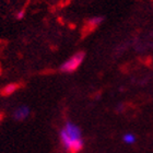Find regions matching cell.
Instances as JSON below:
<instances>
[{
  "mask_svg": "<svg viewBox=\"0 0 153 153\" xmlns=\"http://www.w3.org/2000/svg\"><path fill=\"white\" fill-rule=\"evenodd\" d=\"M60 141L64 148L69 153H78L83 148L81 130L74 123H67L61 129Z\"/></svg>",
  "mask_w": 153,
  "mask_h": 153,
  "instance_id": "6da1fadb",
  "label": "cell"
},
{
  "mask_svg": "<svg viewBox=\"0 0 153 153\" xmlns=\"http://www.w3.org/2000/svg\"><path fill=\"white\" fill-rule=\"evenodd\" d=\"M83 58H84V54L83 53H76L74 56H71L67 61H65L64 64L61 65L60 70L64 72H72V71L76 70L80 67V65L82 64Z\"/></svg>",
  "mask_w": 153,
  "mask_h": 153,
  "instance_id": "7a4b0ae2",
  "label": "cell"
},
{
  "mask_svg": "<svg viewBox=\"0 0 153 153\" xmlns=\"http://www.w3.org/2000/svg\"><path fill=\"white\" fill-rule=\"evenodd\" d=\"M30 114V109L27 106H20L14 111L13 113V117L16 118V120H23L25 119Z\"/></svg>",
  "mask_w": 153,
  "mask_h": 153,
  "instance_id": "3957f363",
  "label": "cell"
},
{
  "mask_svg": "<svg viewBox=\"0 0 153 153\" xmlns=\"http://www.w3.org/2000/svg\"><path fill=\"white\" fill-rule=\"evenodd\" d=\"M101 22H102V18H92V19L89 20L88 23H86V25H85L86 31L90 32V31L94 30Z\"/></svg>",
  "mask_w": 153,
  "mask_h": 153,
  "instance_id": "277c9868",
  "label": "cell"
},
{
  "mask_svg": "<svg viewBox=\"0 0 153 153\" xmlns=\"http://www.w3.org/2000/svg\"><path fill=\"white\" fill-rule=\"evenodd\" d=\"M18 89H19V84L11 83V84H8V85H6L4 88H3L2 94L3 95H11V94L16 92Z\"/></svg>",
  "mask_w": 153,
  "mask_h": 153,
  "instance_id": "5b68a950",
  "label": "cell"
},
{
  "mask_svg": "<svg viewBox=\"0 0 153 153\" xmlns=\"http://www.w3.org/2000/svg\"><path fill=\"white\" fill-rule=\"evenodd\" d=\"M123 140H124L125 143L127 144H132L136 142V136L132 134H124V137H123Z\"/></svg>",
  "mask_w": 153,
  "mask_h": 153,
  "instance_id": "8992f818",
  "label": "cell"
},
{
  "mask_svg": "<svg viewBox=\"0 0 153 153\" xmlns=\"http://www.w3.org/2000/svg\"><path fill=\"white\" fill-rule=\"evenodd\" d=\"M1 118H2V115L0 114V121H1Z\"/></svg>",
  "mask_w": 153,
  "mask_h": 153,
  "instance_id": "52a82bcc",
  "label": "cell"
}]
</instances>
